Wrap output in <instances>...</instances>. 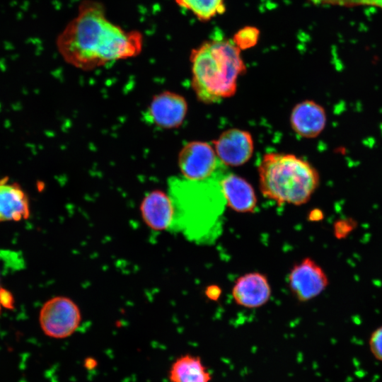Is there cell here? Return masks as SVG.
Listing matches in <instances>:
<instances>
[{
    "label": "cell",
    "instance_id": "6da1fadb",
    "mask_svg": "<svg viewBox=\"0 0 382 382\" xmlns=\"http://www.w3.org/2000/svg\"><path fill=\"white\" fill-rule=\"evenodd\" d=\"M144 37L138 30H126L112 22L105 6L96 0H83L76 16L57 40L58 51L69 64L91 69L139 55Z\"/></svg>",
    "mask_w": 382,
    "mask_h": 382
},
{
    "label": "cell",
    "instance_id": "7a4b0ae2",
    "mask_svg": "<svg viewBox=\"0 0 382 382\" xmlns=\"http://www.w3.org/2000/svg\"><path fill=\"white\" fill-rule=\"evenodd\" d=\"M212 178L191 181L172 178L168 182L174 207L170 231L195 243H212L222 231L221 217L226 204L219 179L210 183Z\"/></svg>",
    "mask_w": 382,
    "mask_h": 382
},
{
    "label": "cell",
    "instance_id": "3957f363",
    "mask_svg": "<svg viewBox=\"0 0 382 382\" xmlns=\"http://www.w3.org/2000/svg\"><path fill=\"white\" fill-rule=\"evenodd\" d=\"M241 50L232 40H207L191 51V86L199 101L216 103L233 96L246 72Z\"/></svg>",
    "mask_w": 382,
    "mask_h": 382
},
{
    "label": "cell",
    "instance_id": "277c9868",
    "mask_svg": "<svg viewBox=\"0 0 382 382\" xmlns=\"http://www.w3.org/2000/svg\"><path fill=\"white\" fill-rule=\"evenodd\" d=\"M257 173L261 194L279 204H306L320 180L318 170L311 163L291 154H265Z\"/></svg>",
    "mask_w": 382,
    "mask_h": 382
},
{
    "label": "cell",
    "instance_id": "5b68a950",
    "mask_svg": "<svg viewBox=\"0 0 382 382\" xmlns=\"http://www.w3.org/2000/svg\"><path fill=\"white\" fill-rule=\"evenodd\" d=\"M39 321L46 335L54 339H64L70 337L79 328L81 313L74 301L59 296L44 303L40 312Z\"/></svg>",
    "mask_w": 382,
    "mask_h": 382
},
{
    "label": "cell",
    "instance_id": "8992f818",
    "mask_svg": "<svg viewBox=\"0 0 382 382\" xmlns=\"http://www.w3.org/2000/svg\"><path fill=\"white\" fill-rule=\"evenodd\" d=\"M178 164L185 179L203 181L218 174L220 164L214 146L207 142L192 141L180 149Z\"/></svg>",
    "mask_w": 382,
    "mask_h": 382
},
{
    "label": "cell",
    "instance_id": "52a82bcc",
    "mask_svg": "<svg viewBox=\"0 0 382 382\" xmlns=\"http://www.w3.org/2000/svg\"><path fill=\"white\" fill-rule=\"evenodd\" d=\"M328 284V277L324 270L309 257L295 263L288 274L289 289L294 298L301 303L316 298Z\"/></svg>",
    "mask_w": 382,
    "mask_h": 382
},
{
    "label": "cell",
    "instance_id": "ba28073f",
    "mask_svg": "<svg viewBox=\"0 0 382 382\" xmlns=\"http://www.w3.org/2000/svg\"><path fill=\"white\" fill-rule=\"evenodd\" d=\"M185 98L176 93L163 91L156 95L144 112V122L161 128L180 127L187 112Z\"/></svg>",
    "mask_w": 382,
    "mask_h": 382
},
{
    "label": "cell",
    "instance_id": "9c48e42d",
    "mask_svg": "<svg viewBox=\"0 0 382 382\" xmlns=\"http://www.w3.org/2000/svg\"><path fill=\"white\" fill-rule=\"evenodd\" d=\"M212 143L219 159L224 166H242L250 159L254 151L251 134L238 128L224 131Z\"/></svg>",
    "mask_w": 382,
    "mask_h": 382
},
{
    "label": "cell",
    "instance_id": "30bf717a",
    "mask_svg": "<svg viewBox=\"0 0 382 382\" xmlns=\"http://www.w3.org/2000/svg\"><path fill=\"white\" fill-rule=\"evenodd\" d=\"M231 295L237 305L257 308L269 301L272 288L267 276L259 272H250L237 278L233 285Z\"/></svg>",
    "mask_w": 382,
    "mask_h": 382
},
{
    "label": "cell",
    "instance_id": "8fae6325",
    "mask_svg": "<svg viewBox=\"0 0 382 382\" xmlns=\"http://www.w3.org/2000/svg\"><path fill=\"white\" fill-rule=\"evenodd\" d=\"M290 125L299 137L313 139L319 136L327 124V113L323 106L313 100L296 103L291 110Z\"/></svg>",
    "mask_w": 382,
    "mask_h": 382
},
{
    "label": "cell",
    "instance_id": "7c38bea8",
    "mask_svg": "<svg viewBox=\"0 0 382 382\" xmlns=\"http://www.w3.org/2000/svg\"><path fill=\"white\" fill-rule=\"evenodd\" d=\"M140 212L145 224L155 231L170 229L174 216L173 200L168 193L156 190L142 199Z\"/></svg>",
    "mask_w": 382,
    "mask_h": 382
},
{
    "label": "cell",
    "instance_id": "4fadbf2b",
    "mask_svg": "<svg viewBox=\"0 0 382 382\" xmlns=\"http://www.w3.org/2000/svg\"><path fill=\"white\" fill-rule=\"evenodd\" d=\"M219 185L226 205L237 212L251 213L257 208V199L253 186L234 173L224 174Z\"/></svg>",
    "mask_w": 382,
    "mask_h": 382
},
{
    "label": "cell",
    "instance_id": "5bb4252c",
    "mask_svg": "<svg viewBox=\"0 0 382 382\" xmlns=\"http://www.w3.org/2000/svg\"><path fill=\"white\" fill-rule=\"evenodd\" d=\"M30 215L29 200L19 183L0 179V221H21Z\"/></svg>",
    "mask_w": 382,
    "mask_h": 382
},
{
    "label": "cell",
    "instance_id": "9a60e30c",
    "mask_svg": "<svg viewBox=\"0 0 382 382\" xmlns=\"http://www.w3.org/2000/svg\"><path fill=\"white\" fill-rule=\"evenodd\" d=\"M168 378L170 382H212V372L200 356L186 353L172 361Z\"/></svg>",
    "mask_w": 382,
    "mask_h": 382
},
{
    "label": "cell",
    "instance_id": "2e32d148",
    "mask_svg": "<svg viewBox=\"0 0 382 382\" xmlns=\"http://www.w3.org/2000/svg\"><path fill=\"white\" fill-rule=\"evenodd\" d=\"M176 4L192 12L199 20L208 21L225 11L224 0H175Z\"/></svg>",
    "mask_w": 382,
    "mask_h": 382
},
{
    "label": "cell",
    "instance_id": "e0dca14e",
    "mask_svg": "<svg viewBox=\"0 0 382 382\" xmlns=\"http://www.w3.org/2000/svg\"><path fill=\"white\" fill-rule=\"evenodd\" d=\"M259 35L260 32L257 28L247 26L240 29L232 40L241 50H246L257 44Z\"/></svg>",
    "mask_w": 382,
    "mask_h": 382
},
{
    "label": "cell",
    "instance_id": "ac0fdd59",
    "mask_svg": "<svg viewBox=\"0 0 382 382\" xmlns=\"http://www.w3.org/2000/svg\"><path fill=\"white\" fill-rule=\"evenodd\" d=\"M315 4L337 7L373 6L382 10V0H310Z\"/></svg>",
    "mask_w": 382,
    "mask_h": 382
},
{
    "label": "cell",
    "instance_id": "d6986e66",
    "mask_svg": "<svg viewBox=\"0 0 382 382\" xmlns=\"http://www.w3.org/2000/svg\"><path fill=\"white\" fill-rule=\"evenodd\" d=\"M368 345L373 357L382 362V325L376 328L370 334Z\"/></svg>",
    "mask_w": 382,
    "mask_h": 382
},
{
    "label": "cell",
    "instance_id": "ffe728a7",
    "mask_svg": "<svg viewBox=\"0 0 382 382\" xmlns=\"http://www.w3.org/2000/svg\"><path fill=\"white\" fill-rule=\"evenodd\" d=\"M353 220L342 219L335 223L334 232L337 238L346 236L349 232L352 231L354 226Z\"/></svg>",
    "mask_w": 382,
    "mask_h": 382
},
{
    "label": "cell",
    "instance_id": "44dd1931",
    "mask_svg": "<svg viewBox=\"0 0 382 382\" xmlns=\"http://www.w3.org/2000/svg\"><path fill=\"white\" fill-rule=\"evenodd\" d=\"M0 304L8 309L14 308V299L12 294L4 288H0Z\"/></svg>",
    "mask_w": 382,
    "mask_h": 382
},
{
    "label": "cell",
    "instance_id": "7402d4cb",
    "mask_svg": "<svg viewBox=\"0 0 382 382\" xmlns=\"http://www.w3.org/2000/svg\"><path fill=\"white\" fill-rule=\"evenodd\" d=\"M98 365V362L94 357H88L83 361V367L88 371L95 369Z\"/></svg>",
    "mask_w": 382,
    "mask_h": 382
},
{
    "label": "cell",
    "instance_id": "603a6c76",
    "mask_svg": "<svg viewBox=\"0 0 382 382\" xmlns=\"http://www.w3.org/2000/svg\"><path fill=\"white\" fill-rule=\"evenodd\" d=\"M323 217V214L320 210L315 209L310 214V218L313 221L320 220Z\"/></svg>",
    "mask_w": 382,
    "mask_h": 382
},
{
    "label": "cell",
    "instance_id": "cb8c5ba5",
    "mask_svg": "<svg viewBox=\"0 0 382 382\" xmlns=\"http://www.w3.org/2000/svg\"><path fill=\"white\" fill-rule=\"evenodd\" d=\"M0 312H1V304H0Z\"/></svg>",
    "mask_w": 382,
    "mask_h": 382
}]
</instances>
